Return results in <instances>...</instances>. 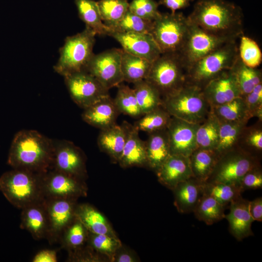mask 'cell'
<instances>
[{
    "label": "cell",
    "instance_id": "obj_1",
    "mask_svg": "<svg viewBox=\"0 0 262 262\" xmlns=\"http://www.w3.org/2000/svg\"><path fill=\"white\" fill-rule=\"evenodd\" d=\"M189 21L217 36L237 40L243 34L241 8L227 0H198Z\"/></svg>",
    "mask_w": 262,
    "mask_h": 262
},
{
    "label": "cell",
    "instance_id": "obj_2",
    "mask_svg": "<svg viewBox=\"0 0 262 262\" xmlns=\"http://www.w3.org/2000/svg\"><path fill=\"white\" fill-rule=\"evenodd\" d=\"M54 140L33 130H22L15 135L7 164L14 169L39 174L51 170Z\"/></svg>",
    "mask_w": 262,
    "mask_h": 262
},
{
    "label": "cell",
    "instance_id": "obj_3",
    "mask_svg": "<svg viewBox=\"0 0 262 262\" xmlns=\"http://www.w3.org/2000/svg\"><path fill=\"white\" fill-rule=\"evenodd\" d=\"M42 174L13 168L0 177V191L12 205L18 209L42 202L45 199Z\"/></svg>",
    "mask_w": 262,
    "mask_h": 262
},
{
    "label": "cell",
    "instance_id": "obj_4",
    "mask_svg": "<svg viewBox=\"0 0 262 262\" xmlns=\"http://www.w3.org/2000/svg\"><path fill=\"white\" fill-rule=\"evenodd\" d=\"M162 99L163 107L171 116L193 123H201L211 111L201 88L187 82Z\"/></svg>",
    "mask_w": 262,
    "mask_h": 262
},
{
    "label": "cell",
    "instance_id": "obj_5",
    "mask_svg": "<svg viewBox=\"0 0 262 262\" xmlns=\"http://www.w3.org/2000/svg\"><path fill=\"white\" fill-rule=\"evenodd\" d=\"M96 35L92 30L85 27L82 32L67 36L59 49V58L53 67L55 71L63 77L85 71L94 54L93 49Z\"/></svg>",
    "mask_w": 262,
    "mask_h": 262
},
{
    "label": "cell",
    "instance_id": "obj_6",
    "mask_svg": "<svg viewBox=\"0 0 262 262\" xmlns=\"http://www.w3.org/2000/svg\"><path fill=\"white\" fill-rule=\"evenodd\" d=\"M238 56L237 40L224 44L188 68L186 82L202 89L221 72L231 69Z\"/></svg>",
    "mask_w": 262,
    "mask_h": 262
},
{
    "label": "cell",
    "instance_id": "obj_7",
    "mask_svg": "<svg viewBox=\"0 0 262 262\" xmlns=\"http://www.w3.org/2000/svg\"><path fill=\"white\" fill-rule=\"evenodd\" d=\"M187 67L179 52L162 54L152 64L145 80L153 85L162 98L186 83Z\"/></svg>",
    "mask_w": 262,
    "mask_h": 262
},
{
    "label": "cell",
    "instance_id": "obj_8",
    "mask_svg": "<svg viewBox=\"0 0 262 262\" xmlns=\"http://www.w3.org/2000/svg\"><path fill=\"white\" fill-rule=\"evenodd\" d=\"M190 22L182 13H160L153 21L150 34L162 53L179 52L186 38Z\"/></svg>",
    "mask_w": 262,
    "mask_h": 262
},
{
    "label": "cell",
    "instance_id": "obj_9",
    "mask_svg": "<svg viewBox=\"0 0 262 262\" xmlns=\"http://www.w3.org/2000/svg\"><path fill=\"white\" fill-rule=\"evenodd\" d=\"M260 164V159L237 146L218 156L211 174L205 182L239 186L244 175Z\"/></svg>",
    "mask_w": 262,
    "mask_h": 262
},
{
    "label": "cell",
    "instance_id": "obj_10",
    "mask_svg": "<svg viewBox=\"0 0 262 262\" xmlns=\"http://www.w3.org/2000/svg\"><path fill=\"white\" fill-rule=\"evenodd\" d=\"M232 40H235L212 34L190 22L186 38L179 53L187 70L195 62Z\"/></svg>",
    "mask_w": 262,
    "mask_h": 262
},
{
    "label": "cell",
    "instance_id": "obj_11",
    "mask_svg": "<svg viewBox=\"0 0 262 262\" xmlns=\"http://www.w3.org/2000/svg\"><path fill=\"white\" fill-rule=\"evenodd\" d=\"M64 77L72 100L83 109L109 96V90L86 71L74 73Z\"/></svg>",
    "mask_w": 262,
    "mask_h": 262
},
{
    "label": "cell",
    "instance_id": "obj_12",
    "mask_svg": "<svg viewBox=\"0 0 262 262\" xmlns=\"http://www.w3.org/2000/svg\"><path fill=\"white\" fill-rule=\"evenodd\" d=\"M122 49L114 48L94 54L85 71L95 78L107 89L124 81L121 61Z\"/></svg>",
    "mask_w": 262,
    "mask_h": 262
},
{
    "label": "cell",
    "instance_id": "obj_13",
    "mask_svg": "<svg viewBox=\"0 0 262 262\" xmlns=\"http://www.w3.org/2000/svg\"><path fill=\"white\" fill-rule=\"evenodd\" d=\"M85 155L73 142L54 140L52 169L83 180L86 176Z\"/></svg>",
    "mask_w": 262,
    "mask_h": 262
},
{
    "label": "cell",
    "instance_id": "obj_14",
    "mask_svg": "<svg viewBox=\"0 0 262 262\" xmlns=\"http://www.w3.org/2000/svg\"><path fill=\"white\" fill-rule=\"evenodd\" d=\"M42 184L45 198L76 199L86 194L83 180L53 169L42 174Z\"/></svg>",
    "mask_w": 262,
    "mask_h": 262
},
{
    "label": "cell",
    "instance_id": "obj_15",
    "mask_svg": "<svg viewBox=\"0 0 262 262\" xmlns=\"http://www.w3.org/2000/svg\"><path fill=\"white\" fill-rule=\"evenodd\" d=\"M75 201L74 199L61 198L44 199L49 222L47 239L50 244L59 241L64 229L75 217Z\"/></svg>",
    "mask_w": 262,
    "mask_h": 262
},
{
    "label": "cell",
    "instance_id": "obj_16",
    "mask_svg": "<svg viewBox=\"0 0 262 262\" xmlns=\"http://www.w3.org/2000/svg\"><path fill=\"white\" fill-rule=\"evenodd\" d=\"M199 125L171 116L166 128L171 154L190 156L197 147L196 131Z\"/></svg>",
    "mask_w": 262,
    "mask_h": 262
},
{
    "label": "cell",
    "instance_id": "obj_17",
    "mask_svg": "<svg viewBox=\"0 0 262 262\" xmlns=\"http://www.w3.org/2000/svg\"><path fill=\"white\" fill-rule=\"evenodd\" d=\"M201 89L211 109L241 96L231 69L221 72L210 81Z\"/></svg>",
    "mask_w": 262,
    "mask_h": 262
},
{
    "label": "cell",
    "instance_id": "obj_18",
    "mask_svg": "<svg viewBox=\"0 0 262 262\" xmlns=\"http://www.w3.org/2000/svg\"><path fill=\"white\" fill-rule=\"evenodd\" d=\"M108 35L115 39L129 53L153 63L161 51L150 33H124L109 31Z\"/></svg>",
    "mask_w": 262,
    "mask_h": 262
},
{
    "label": "cell",
    "instance_id": "obj_19",
    "mask_svg": "<svg viewBox=\"0 0 262 262\" xmlns=\"http://www.w3.org/2000/svg\"><path fill=\"white\" fill-rule=\"evenodd\" d=\"M249 201L242 196L229 204V212L226 218L230 234L238 241L253 235L251 225L254 221L249 211Z\"/></svg>",
    "mask_w": 262,
    "mask_h": 262
},
{
    "label": "cell",
    "instance_id": "obj_20",
    "mask_svg": "<svg viewBox=\"0 0 262 262\" xmlns=\"http://www.w3.org/2000/svg\"><path fill=\"white\" fill-rule=\"evenodd\" d=\"M160 182L172 190L193 176L189 157L171 154L156 171Z\"/></svg>",
    "mask_w": 262,
    "mask_h": 262
},
{
    "label": "cell",
    "instance_id": "obj_21",
    "mask_svg": "<svg viewBox=\"0 0 262 262\" xmlns=\"http://www.w3.org/2000/svg\"><path fill=\"white\" fill-rule=\"evenodd\" d=\"M120 113L110 95L83 109L82 120L100 130L116 124Z\"/></svg>",
    "mask_w": 262,
    "mask_h": 262
},
{
    "label": "cell",
    "instance_id": "obj_22",
    "mask_svg": "<svg viewBox=\"0 0 262 262\" xmlns=\"http://www.w3.org/2000/svg\"><path fill=\"white\" fill-rule=\"evenodd\" d=\"M204 183L194 177L178 184L174 192V204L181 213L193 212L200 199L204 194Z\"/></svg>",
    "mask_w": 262,
    "mask_h": 262
},
{
    "label": "cell",
    "instance_id": "obj_23",
    "mask_svg": "<svg viewBox=\"0 0 262 262\" xmlns=\"http://www.w3.org/2000/svg\"><path fill=\"white\" fill-rule=\"evenodd\" d=\"M44 201L21 209L20 227L28 231L35 240L47 239L48 234L49 222Z\"/></svg>",
    "mask_w": 262,
    "mask_h": 262
},
{
    "label": "cell",
    "instance_id": "obj_24",
    "mask_svg": "<svg viewBox=\"0 0 262 262\" xmlns=\"http://www.w3.org/2000/svg\"><path fill=\"white\" fill-rule=\"evenodd\" d=\"M128 124L124 122L121 125L115 124L101 130L98 137L99 149L116 161H118L127 139Z\"/></svg>",
    "mask_w": 262,
    "mask_h": 262
},
{
    "label": "cell",
    "instance_id": "obj_25",
    "mask_svg": "<svg viewBox=\"0 0 262 262\" xmlns=\"http://www.w3.org/2000/svg\"><path fill=\"white\" fill-rule=\"evenodd\" d=\"M145 142L147 164L156 172L171 155L166 129L149 133Z\"/></svg>",
    "mask_w": 262,
    "mask_h": 262
},
{
    "label": "cell",
    "instance_id": "obj_26",
    "mask_svg": "<svg viewBox=\"0 0 262 262\" xmlns=\"http://www.w3.org/2000/svg\"><path fill=\"white\" fill-rule=\"evenodd\" d=\"M123 167L147 164L145 142L139 135V131L129 123L127 139L118 161Z\"/></svg>",
    "mask_w": 262,
    "mask_h": 262
},
{
    "label": "cell",
    "instance_id": "obj_27",
    "mask_svg": "<svg viewBox=\"0 0 262 262\" xmlns=\"http://www.w3.org/2000/svg\"><path fill=\"white\" fill-rule=\"evenodd\" d=\"M75 217L83 225L88 232L113 236L111 228L103 215L88 204L77 205Z\"/></svg>",
    "mask_w": 262,
    "mask_h": 262
},
{
    "label": "cell",
    "instance_id": "obj_28",
    "mask_svg": "<svg viewBox=\"0 0 262 262\" xmlns=\"http://www.w3.org/2000/svg\"><path fill=\"white\" fill-rule=\"evenodd\" d=\"M193 176L205 182L218 158L214 150L196 147L189 157Z\"/></svg>",
    "mask_w": 262,
    "mask_h": 262
},
{
    "label": "cell",
    "instance_id": "obj_29",
    "mask_svg": "<svg viewBox=\"0 0 262 262\" xmlns=\"http://www.w3.org/2000/svg\"><path fill=\"white\" fill-rule=\"evenodd\" d=\"M144 58L129 53L123 50L121 66L124 81L134 83L145 80L152 66Z\"/></svg>",
    "mask_w": 262,
    "mask_h": 262
},
{
    "label": "cell",
    "instance_id": "obj_30",
    "mask_svg": "<svg viewBox=\"0 0 262 262\" xmlns=\"http://www.w3.org/2000/svg\"><path fill=\"white\" fill-rule=\"evenodd\" d=\"M80 19L96 35H107L109 28L103 22L97 2L93 0H75Z\"/></svg>",
    "mask_w": 262,
    "mask_h": 262
},
{
    "label": "cell",
    "instance_id": "obj_31",
    "mask_svg": "<svg viewBox=\"0 0 262 262\" xmlns=\"http://www.w3.org/2000/svg\"><path fill=\"white\" fill-rule=\"evenodd\" d=\"M248 120L220 122L219 139L215 149L218 156L238 146V142Z\"/></svg>",
    "mask_w": 262,
    "mask_h": 262
},
{
    "label": "cell",
    "instance_id": "obj_32",
    "mask_svg": "<svg viewBox=\"0 0 262 262\" xmlns=\"http://www.w3.org/2000/svg\"><path fill=\"white\" fill-rule=\"evenodd\" d=\"M231 69L242 97L252 91L257 85L262 83L261 70L247 66L243 63L239 56Z\"/></svg>",
    "mask_w": 262,
    "mask_h": 262
},
{
    "label": "cell",
    "instance_id": "obj_33",
    "mask_svg": "<svg viewBox=\"0 0 262 262\" xmlns=\"http://www.w3.org/2000/svg\"><path fill=\"white\" fill-rule=\"evenodd\" d=\"M219 131L220 122L211 111L197 129V147L215 150L218 142Z\"/></svg>",
    "mask_w": 262,
    "mask_h": 262
},
{
    "label": "cell",
    "instance_id": "obj_34",
    "mask_svg": "<svg viewBox=\"0 0 262 262\" xmlns=\"http://www.w3.org/2000/svg\"><path fill=\"white\" fill-rule=\"evenodd\" d=\"M133 84V89L143 115L162 106V97L159 91L145 80Z\"/></svg>",
    "mask_w": 262,
    "mask_h": 262
},
{
    "label": "cell",
    "instance_id": "obj_35",
    "mask_svg": "<svg viewBox=\"0 0 262 262\" xmlns=\"http://www.w3.org/2000/svg\"><path fill=\"white\" fill-rule=\"evenodd\" d=\"M211 112L220 122L245 120L249 121L251 118L244 98L241 96L212 108Z\"/></svg>",
    "mask_w": 262,
    "mask_h": 262
},
{
    "label": "cell",
    "instance_id": "obj_36",
    "mask_svg": "<svg viewBox=\"0 0 262 262\" xmlns=\"http://www.w3.org/2000/svg\"><path fill=\"white\" fill-rule=\"evenodd\" d=\"M225 209L214 198L204 194L193 213L198 220L211 225L225 218Z\"/></svg>",
    "mask_w": 262,
    "mask_h": 262
},
{
    "label": "cell",
    "instance_id": "obj_37",
    "mask_svg": "<svg viewBox=\"0 0 262 262\" xmlns=\"http://www.w3.org/2000/svg\"><path fill=\"white\" fill-rule=\"evenodd\" d=\"M171 118L169 114L163 106H160L143 115L133 126L139 131L149 134L166 129Z\"/></svg>",
    "mask_w": 262,
    "mask_h": 262
},
{
    "label": "cell",
    "instance_id": "obj_38",
    "mask_svg": "<svg viewBox=\"0 0 262 262\" xmlns=\"http://www.w3.org/2000/svg\"><path fill=\"white\" fill-rule=\"evenodd\" d=\"M117 87V91L113 100L119 112L133 118L142 116L133 88L122 83Z\"/></svg>",
    "mask_w": 262,
    "mask_h": 262
},
{
    "label": "cell",
    "instance_id": "obj_39",
    "mask_svg": "<svg viewBox=\"0 0 262 262\" xmlns=\"http://www.w3.org/2000/svg\"><path fill=\"white\" fill-rule=\"evenodd\" d=\"M262 121L247 127L243 130L238 146L243 150L261 160L262 153Z\"/></svg>",
    "mask_w": 262,
    "mask_h": 262
},
{
    "label": "cell",
    "instance_id": "obj_40",
    "mask_svg": "<svg viewBox=\"0 0 262 262\" xmlns=\"http://www.w3.org/2000/svg\"><path fill=\"white\" fill-rule=\"evenodd\" d=\"M97 2L101 18L107 27L120 21L129 9L127 0H99Z\"/></svg>",
    "mask_w": 262,
    "mask_h": 262
},
{
    "label": "cell",
    "instance_id": "obj_41",
    "mask_svg": "<svg viewBox=\"0 0 262 262\" xmlns=\"http://www.w3.org/2000/svg\"><path fill=\"white\" fill-rule=\"evenodd\" d=\"M88 233L83 225L75 217L63 231L59 242L69 250H76L87 240Z\"/></svg>",
    "mask_w": 262,
    "mask_h": 262
},
{
    "label": "cell",
    "instance_id": "obj_42",
    "mask_svg": "<svg viewBox=\"0 0 262 262\" xmlns=\"http://www.w3.org/2000/svg\"><path fill=\"white\" fill-rule=\"evenodd\" d=\"M152 25L153 21L142 18L128 10L120 21L108 28L109 31L118 33L150 34Z\"/></svg>",
    "mask_w": 262,
    "mask_h": 262
},
{
    "label": "cell",
    "instance_id": "obj_43",
    "mask_svg": "<svg viewBox=\"0 0 262 262\" xmlns=\"http://www.w3.org/2000/svg\"><path fill=\"white\" fill-rule=\"evenodd\" d=\"M204 192L224 207L242 196V193L237 185L206 182L204 183Z\"/></svg>",
    "mask_w": 262,
    "mask_h": 262
},
{
    "label": "cell",
    "instance_id": "obj_44",
    "mask_svg": "<svg viewBox=\"0 0 262 262\" xmlns=\"http://www.w3.org/2000/svg\"><path fill=\"white\" fill-rule=\"evenodd\" d=\"M240 38L238 45L239 58L247 66L258 68L262 61V53L259 45L253 39L244 34Z\"/></svg>",
    "mask_w": 262,
    "mask_h": 262
},
{
    "label": "cell",
    "instance_id": "obj_45",
    "mask_svg": "<svg viewBox=\"0 0 262 262\" xmlns=\"http://www.w3.org/2000/svg\"><path fill=\"white\" fill-rule=\"evenodd\" d=\"M159 5L154 0H132L128 10L142 18L153 21L160 14Z\"/></svg>",
    "mask_w": 262,
    "mask_h": 262
},
{
    "label": "cell",
    "instance_id": "obj_46",
    "mask_svg": "<svg viewBox=\"0 0 262 262\" xmlns=\"http://www.w3.org/2000/svg\"><path fill=\"white\" fill-rule=\"evenodd\" d=\"M87 241L91 247L96 250L111 254L119 246V242L115 237L104 234L88 232Z\"/></svg>",
    "mask_w": 262,
    "mask_h": 262
},
{
    "label": "cell",
    "instance_id": "obj_47",
    "mask_svg": "<svg viewBox=\"0 0 262 262\" xmlns=\"http://www.w3.org/2000/svg\"><path fill=\"white\" fill-rule=\"evenodd\" d=\"M243 98L251 118L256 117L262 122V83Z\"/></svg>",
    "mask_w": 262,
    "mask_h": 262
},
{
    "label": "cell",
    "instance_id": "obj_48",
    "mask_svg": "<svg viewBox=\"0 0 262 262\" xmlns=\"http://www.w3.org/2000/svg\"><path fill=\"white\" fill-rule=\"evenodd\" d=\"M239 186L243 192L250 189L262 188V168L261 164L247 172L241 179Z\"/></svg>",
    "mask_w": 262,
    "mask_h": 262
},
{
    "label": "cell",
    "instance_id": "obj_49",
    "mask_svg": "<svg viewBox=\"0 0 262 262\" xmlns=\"http://www.w3.org/2000/svg\"><path fill=\"white\" fill-rule=\"evenodd\" d=\"M249 213L254 221H262V197L249 201Z\"/></svg>",
    "mask_w": 262,
    "mask_h": 262
},
{
    "label": "cell",
    "instance_id": "obj_50",
    "mask_svg": "<svg viewBox=\"0 0 262 262\" xmlns=\"http://www.w3.org/2000/svg\"><path fill=\"white\" fill-rule=\"evenodd\" d=\"M194 0H160L158 3L170 9L171 13H175L178 10L185 8Z\"/></svg>",
    "mask_w": 262,
    "mask_h": 262
},
{
    "label": "cell",
    "instance_id": "obj_51",
    "mask_svg": "<svg viewBox=\"0 0 262 262\" xmlns=\"http://www.w3.org/2000/svg\"><path fill=\"white\" fill-rule=\"evenodd\" d=\"M33 262H57V251L44 249L38 252L33 259Z\"/></svg>",
    "mask_w": 262,
    "mask_h": 262
},
{
    "label": "cell",
    "instance_id": "obj_52",
    "mask_svg": "<svg viewBox=\"0 0 262 262\" xmlns=\"http://www.w3.org/2000/svg\"><path fill=\"white\" fill-rule=\"evenodd\" d=\"M119 262H133L132 258L129 254H122L119 256L117 260Z\"/></svg>",
    "mask_w": 262,
    "mask_h": 262
}]
</instances>
